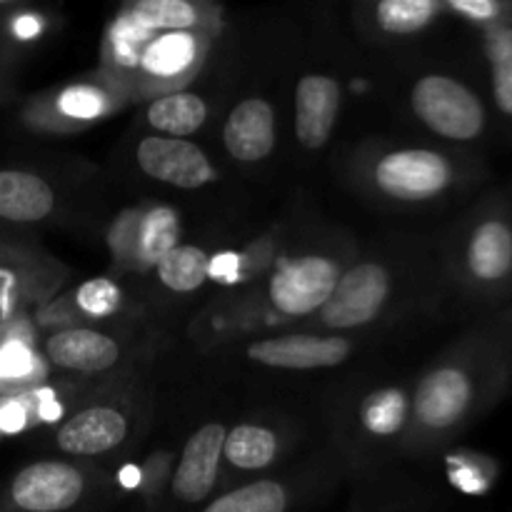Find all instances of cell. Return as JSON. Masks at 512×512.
<instances>
[{
	"label": "cell",
	"mask_w": 512,
	"mask_h": 512,
	"mask_svg": "<svg viewBox=\"0 0 512 512\" xmlns=\"http://www.w3.org/2000/svg\"><path fill=\"white\" fill-rule=\"evenodd\" d=\"M120 480H123L125 488H135V485L140 483V470L128 465V468H123V473H120Z\"/></svg>",
	"instance_id": "38"
},
{
	"label": "cell",
	"mask_w": 512,
	"mask_h": 512,
	"mask_svg": "<svg viewBox=\"0 0 512 512\" xmlns=\"http://www.w3.org/2000/svg\"><path fill=\"white\" fill-rule=\"evenodd\" d=\"M388 290L390 278L380 265H355L335 283L333 295L323 305V323L330 328H355L370 323L383 308Z\"/></svg>",
	"instance_id": "3"
},
{
	"label": "cell",
	"mask_w": 512,
	"mask_h": 512,
	"mask_svg": "<svg viewBox=\"0 0 512 512\" xmlns=\"http://www.w3.org/2000/svg\"><path fill=\"white\" fill-rule=\"evenodd\" d=\"M453 483L465 493H485L490 485V475L483 463H465L460 460L453 470Z\"/></svg>",
	"instance_id": "31"
},
{
	"label": "cell",
	"mask_w": 512,
	"mask_h": 512,
	"mask_svg": "<svg viewBox=\"0 0 512 512\" xmlns=\"http://www.w3.org/2000/svg\"><path fill=\"white\" fill-rule=\"evenodd\" d=\"M205 103L198 95L175 93L155 100L148 108V123L153 128L168 133V138H183V135L195 133L205 123Z\"/></svg>",
	"instance_id": "16"
},
{
	"label": "cell",
	"mask_w": 512,
	"mask_h": 512,
	"mask_svg": "<svg viewBox=\"0 0 512 512\" xmlns=\"http://www.w3.org/2000/svg\"><path fill=\"white\" fill-rule=\"evenodd\" d=\"M55 198L43 178L20 170H0V218L33 223L53 210Z\"/></svg>",
	"instance_id": "15"
},
{
	"label": "cell",
	"mask_w": 512,
	"mask_h": 512,
	"mask_svg": "<svg viewBox=\"0 0 512 512\" xmlns=\"http://www.w3.org/2000/svg\"><path fill=\"white\" fill-rule=\"evenodd\" d=\"M408 408V398L400 390L385 388L365 398L360 420L373 435H395L408 420Z\"/></svg>",
	"instance_id": "21"
},
{
	"label": "cell",
	"mask_w": 512,
	"mask_h": 512,
	"mask_svg": "<svg viewBox=\"0 0 512 512\" xmlns=\"http://www.w3.org/2000/svg\"><path fill=\"white\" fill-rule=\"evenodd\" d=\"M475 403V380L460 365L430 373L415 393V415L425 428L448 430L465 420Z\"/></svg>",
	"instance_id": "6"
},
{
	"label": "cell",
	"mask_w": 512,
	"mask_h": 512,
	"mask_svg": "<svg viewBox=\"0 0 512 512\" xmlns=\"http://www.w3.org/2000/svg\"><path fill=\"white\" fill-rule=\"evenodd\" d=\"M288 503L283 485L275 480H260L213 500L203 512H285Z\"/></svg>",
	"instance_id": "19"
},
{
	"label": "cell",
	"mask_w": 512,
	"mask_h": 512,
	"mask_svg": "<svg viewBox=\"0 0 512 512\" xmlns=\"http://www.w3.org/2000/svg\"><path fill=\"white\" fill-rule=\"evenodd\" d=\"M335 283L338 268L328 258L290 260L270 280V300L285 315H308L328 303Z\"/></svg>",
	"instance_id": "5"
},
{
	"label": "cell",
	"mask_w": 512,
	"mask_h": 512,
	"mask_svg": "<svg viewBox=\"0 0 512 512\" xmlns=\"http://www.w3.org/2000/svg\"><path fill=\"white\" fill-rule=\"evenodd\" d=\"M140 215L138 213H125L123 218L115 220L113 225V235H110V240H113V250H118V253H123V250H130L138 245V235H140Z\"/></svg>",
	"instance_id": "32"
},
{
	"label": "cell",
	"mask_w": 512,
	"mask_h": 512,
	"mask_svg": "<svg viewBox=\"0 0 512 512\" xmlns=\"http://www.w3.org/2000/svg\"><path fill=\"white\" fill-rule=\"evenodd\" d=\"M468 273L480 283H505L512 278V223L503 215L475 225L465 245Z\"/></svg>",
	"instance_id": "10"
},
{
	"label": "cell",
	"mask_w": 512,
	"mask_h": 512,
	"mask_svg": "<svg viewBox=\"0 0 512 512\" xmlns=\"http://www.w3.org/2000/svg\"><path fill=\"white\" fill-rule=\"evenodd\" d=\"M138 163L150 178L175 188H200L215 178L210 160L198 145L168 135H153L138 145Z\"/></svg>",
	"instance_id": "7"
},
{
	"label": "cell",
	"mask_w": 512,
	"mask_h": 512,
	"mask_svg": "<svg viewBox=\"0 0 512 512\" xmlns=\"http://www.w3.org/2000/svg\"><path fill=\"white\" fill-rule=\"evenodd\" d=\"M15 300V275L10 270H0V318H8Z\"/></svg>",
	"instance_id": "35"
},
{
	"label": "cell",
	"mask_w": 512,
	"mask_h": 512,
	"mask_svg": "<svg viewBox=\"0 0 512 512\" xmlns=\"http://www.w3.org/2000/svg\"><path fill=\"white\" fill-rule=\"evenodd\" d=\"M38 30H40L38 18H20L18 23H15V35H18V38H33Z\"/></svg>",
	"instance_id": "37"
},
{
	"label": "cell",
	"mask_w": 512,
	"mask_h": 512,
	"mask_svg": "<svg viewBox=\"0 0 512 512\" xmlns=\"http://www.w3.org/2000/svg\"><path fill=\"white\" fill-rule=\"evenodd\" d=\"M225 428L220 423H208L188 440L180 458L178 470H175L173 493L175 498L188 505H198L213 490L215 478H218L220 453L225 443Z\"/></svg>",
	"instance_id": "8"
},
{
	"label": "cell",
	"mask_w": 512,
	"mask_h": 512,
	"mask_svg": "<svg viewBox=\"0 0 512 512\" xmlns=\"http://www.w3.org/2000/svg\"><path fill=\"white\" fill-rule=\"evenodd\" d=\"M193 53H195L193 38L185 33H173V35H165V38H158L155 43H150L148 48H145L143 60H140V63H143L150 73L170 75L183 70L185 65L193 60Z\"/></svg>",
	"instance_id": "24"
},
{
	"label": "cell",
	"mask_w": 512,
	"mask_h": 512,
	"mask_svg": "<svg viewBox=\"0 0 512 512\" xmlns=\"http://www.w3.org/2000/svg\"><path fill=\"white\" fill-rule=\"evenodd\" d=\"M28 425V408L23 400L0 398V433H20Z\"/></svg>",
	"instance_id": "33"
},
{
	"label": "cell",
	"mask_w": 512,
	"mask_h": 512,
	"mask_svg": "<svg viewBox=\"0 0 512 512\" xmlns=\"http://www.w3.org/2000/svg\"><path fill=\"white\" fill-rule=\"evenodd\" d=\"M45 353L55 365L78 373H100L115 365L120 350L115 340L95 330H65L45 343Z\"/></svg>",
	"instance_id": "14"
},
{
	"label": "cell",
	"mask_w": 512,
	"mask_h": 512,
	"mask_svg": "<svg viewBox=\"0 0 512 512\" xmlns=\"http://www.w3.org/2000/svg\"><path fill=\"white\" fill-rule=\"evenodd\" d=\"M85 480L80 470L65 463H35L15 475L10 500L23 512H65L83 498Z\"/></svg>",
	"instance_id": "4"
},
{
	"label": "cell",
	"mask_w": 512,
	"mask_h": 512,
	"mask_svg": "<svg viewBox=\"0 0 512 512\" xmlns=\"http://www.w3.org/2000/svg\"><path fill=\"white\" fill-rule=\"evenodd\" d=\"M128 423L118 410L88 408L58 430L60 450L70 455H100L120 443Z\"/></svg>",
	"instance_id": "13"
},
{
	"label": "cell",
	"mask_w": 512,
	"mask_h": 512,
	"mask_svg": "<svg viewBox=\"0 0 512 512\" xmlns=\"http://www.w3.org/2000/svg\"><path fill=\"white\" fill-rule=\"evenodd\" d=\"M240 270V258L235 253H220L218 258H210L208 275L223 280V283H235L238 280Z\"/></svg>",
	"instance_id": "34"
},
{
	"label": "cell",
	"mask_w": 512,
	"mask_h": 512,
	"mask_svg": "<svg viewBox=\"0 0 512 512\" xmlns=\"http://www.w3.org/2000/svg\"><path fill=\"white\" fill-rule=\"evenodd\" d=\"M145 40V28L143 25L135 23L133 18L130 20H123V23L118 25V30H115V53H118V58L123 60V63L133 65V63H140L143 60V53L148 45H143Z\"/></svg>",
	"instance_id": "29"
},
{
	"label": "cell",
	"mask_w": 512,
	"mask_h": 512,
	"mask_svg": "<svg viewBox=\"0 0 512 512\" xmlns=\"http://www.w3.org/2000/svg\"><path fill=\"white\" fill-rule=\"evenodd\" d=\"M78 305L88 315H95V318H103V315L115 313L120 305L118 285L108 278L88 280V283L80 285Z\"/></svg>",
	"instance_id": "26"
},
{
	"label": "cell",
	"mask_w": 512,
	"mask_h": 512,
	"mask_svg": "<svg viewBox=\"0 0 512 512\" xmlns=\"http://www.w3.org/2000/svg\"><path fill=\"white\" fill-rule=\"evenodd\" d=\"M38 398H40V403H38V415H40V420H45V423H53V420H58L63 410H60L58 400L53 398V393H48V390H43V393H38Z\"/></svg>",
	"instance_id": "36"
},
{
	"label": "cell",
	"mask_w": 512,
	"mask_h": 512,
	"mask_svg": "<svg viewBox=\"0 0 512 512\" xmlns=\"http://www.w3.org/2000/svg\"><path fill=\"white\" fill-rule=\"evenodd\" d=\"M413 108L430 130L450 140H473L485 128V108L478 95L445 75L418 80Z\"/></svg>",
	"instance_id": "1"
},
{
	"label": "cell",
	"mask_w": 512,
	"mask_h": 512,
	"mask_svg": "<svg viewBox=\"0 0 512 512\" xmlns=\"http://www.w3.org/2000/svg\"><path fill=\"white\" fill-rule=\"evenodd\" d=\"M180 238V220L178 213L170 208H155L140 220L138 245L145 260L158 263L163 255H168L175 248Z\"/></svg>",
	"instance_id": "22"
},
{
	"label": "cell",
	"mask_w": 512,
	"mask_h": 512,
	"mask_svg": "<svg viewBox=\"0 0 512 512\" xmlns=\"http://www.w3.org/2000/svg\"><path fill=\"white\" fill-rule=\"evenodd\" d=\"M340 90L328 75H305L295 93V120L298 138L305 148H320L330 138L338 115Z\"/></svg>",
	"instance_id": "11"
},
{
	"label": "cell",
	"mask_w": 512,
	"mask_h": 512,
	"mask_svg": "<svg viewBox=\"0 0 512 512\" xmlns=\"http://www.w3.org/2000/svg\"><path fill=\"white\" fill-rule=\"evenodd\" d=\"M103 105V95L93 88H83V85L65 90L60 95V110L70 118H95L103 110Z\"/></svg>",
	"instance_id": "28"
},
{
	"label": "cell",
	"mask_w": 512,
	"mask_h": 512,
	"mask_svg": "<svg viewBox=\"0 0 512 512\" xmlns=\"http://www.w3.org/2000/svg\"><path fill=\"white\" fill-rule=\"evenodd\" d=\"M133 20L143 28L183 30L198 20V13L185 0H143L133 8Z\"/></svg>",
	"instance_id": "25"
},
{
	"label": "cell",
	"mask_w": 512,
	"mask_h": 512,
	"mask_svg": "<svg viewBox=\"0 0 512 512\" xmlns=\"http://www.w3.org/2000/svg\"><path fill=\"white\" fill-rule=\"evenodd\" d=\"M225 148L235 160H263L275 145V115L268 100L248 98L225 123Z\"/></svg>",
	"instance_id": "12"
},
{
	"label": "cell",
	"mask_w": 512,
	"mask_h": 512,
	"mask_svg": "<svg viewBox=\"0 0 512 512\" xmlns=\"http://www.w3.org/2000/svg\"><path fill=\"white\" fill-rule=\"evenodd\" d=\"M485 53L493 73V95L498 108L512 118V25H498L488 33Z\"/></svg>",
	"instance_id": "20"
},
{
	"label": "cell",
	"mask_w": 512,
	"mask_h": 512,
	"mask_svg": "<svg viewBox=\"0 0 512 512\" xmlns=\"http://www.w3.org/2000/svg\"><path fill=\"white\" fill-rule=\"evenodd\" d=\"M453 180L450 163L433 150H400L375 168V183L400 200H425L443 193Z\"/></svg>",
	"instance_id": "2"
},
{
	"label": "cell",
	"mask_w": 512,
	"mask_h": 512,
	"mask_svg": "<svg viewBox=\"0 0 512 512\" xmlns=\"http://www.w3.org/2000/svg\"><path fill=\"white\" fill-rule=\"evenodd\" d=\"M33 373V355L18 340L0 345V383L23 380Z\"/></svg>",
	"instance_id": "27"
},
{
	"label": "cell",
	"mask_w": 512,
	"mask_h": 512,
	"mask_svg": "<svg viewBox=\"0 0 512 512\" xmlns=\"http://www.w3.org/2000/svg\"><path fill=\"white\" fill-rule=\"evenodd\" d=\"M223 453L225 460L238 468L258 470L273 463L275 453H278V440L260 425H238L225 435Z\"/></svg>",
	"instance_id": "17"
},
{
	"label": "cell",
	"mask_w": 512,
	"mask_h": 512,
	"mask_svg": "<svg viewBox=\"0 0 512 512\" xmlns=\"http://www.w3.org/2000/svg\"><path fill=\"white\" fill-rule=\"evenodd\" d=\"M210 258L193 245H175L158 260V275L175 293H190L208 280Z\"/></svg>",
	"instance_id": "18"
},
{
	"label": "cell",
	"mask_w": 512,
	"mask_h": 512,
	"mask_svg": "<svg viewBox=\"0 0 512 512\" xmlns=\"http://www.w3.org/2000/svg\"><path fill=\"white\" fill-rule=\"evenodd\" d=\"M435 0H383L378 5V23L388 33H415L438 15Z\"/></svg>",
	"instance_id": "23"
},
{
	"label": "cell",
	"mask_w": 512,
	"mask_h": 512,
	"mask_svg": "<svg viewBox=\"0 0 512 512\" xmlns=\"http://www.w3.org/2000/svg\"><path fill=\"white\" fill-rule=\"evenodd\" d=\"M450 8L463 15V18L473 20V23H495L508 10L505 5L495 3V0H453Z\"/></svg>",
	"instance_id": "30"
},
{
	"label": "cell",
	"mask_w": 512,
	"mask_h": 512,
	"mask_svg": "<svg viewBox=\"0 0 512 512\" xmlns=\"http://www.w3.org/2000/svg\"><path fill=\"white\" fill-rule=\"evenodd\" d=\"M248 355L255 363L270 368L313 370L335 368L350 355V343L343 338H313V335H290V338H270L250 345Z\"/></svg>",
	"instance_id": "9"
}]
</instances>
